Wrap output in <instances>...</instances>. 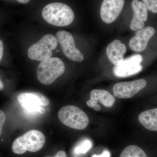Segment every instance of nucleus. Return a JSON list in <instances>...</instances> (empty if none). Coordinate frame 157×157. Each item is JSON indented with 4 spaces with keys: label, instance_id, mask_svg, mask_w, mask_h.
<instances>
[{
    "label": "nucleus",
    "instance_id": "f257e3e1",
    "mask_svg": "<svg viewBox=\"0 0 157 157\" xmlns=\"http://www.w3.org/2000/svg\"><path fill=\"white\" fill-rule=\"evenodd\" d=\"M42 16L45 21L52 25L63 27L73 22L74 13L73 10L63 3H50L44 7Z\"/></svg>",
    "mask_w": 157,
    "mask_h": 157
},
{
    "label": "nucleus",
    "instance_id": "b1692460",
    "mask_svg": "<svg viewBox=\"0 0 157 157\" xmlns=\"http://www.w3.org/2000/svg\"><path fill=\"white\" fill-rule=\"evenodd\" d=\"M93 108H94V110H96V111H98L101 109V106L100 105H98V104H97V105H96L94 107H93Z\"/></svg>",
    "mask_w": 157,
    "mask_h": 157
},
{
    "label": "nucleus",
    "instance_id": "423d86ee",
    "mask_svg": "<svg viewBox=\"0 0 157 157\" xmlns=\"http://www.w3.org/2000/svg\"><path fill=\"white\" fill-rule=\"evenodd\" d=\"M17 99L25 112L30 114L36 113L44 114L45 109L42 106H47L50 104L47 97L37 92L21 93L17 96Z\"/></svg>",
    "mask_w": 157,
    "mask_h": 157
},
{
    "label": "nucleus",
    "instance_id": "7ed1b4c3",
    "mask_svg": "<svg viewBox=\"0 0 157 157\" xmlns=\"http://www.w3.org/2000/svg\"><path fill=\"white\" fill-rule=\"evenodd\" d=\"M65 70L64 64L60 59L51 57L39 63L37 70V78L42 84L49 85L61 76Z\"/></svg>",
    "mask_w": 157,
    "mask_h": 157
},
{
    "label": "nucleus",
    "instance_id": "20e7f679",
    "mask_svg": "<svg viewBox=\"0 0 157 157\" xmlns=\"http://www.w3.org/2000/svg\"><path fill=\"white\" fill-rule=\"evenodd\" d=\"M58 117L65 125L76 130L85 129L89 123L86 113L78 107L73 105H68L61 108L59 111Z\"/></svg>",
    "mask_w": 157,
    "mask_h": 157
},
{
    "label": "nucleus",
    "instance_id": "9d476101",
    "mask_svg": "<svg viewBox=\"0 0 157 157\" xmlns=\"http://www.w3.org/2000/svg\"><path fill=\"white\" fill-rule=\"evenodd\" d=\"M124 0H104L101 5V16L107 24L115 21L123 9Z\"/></svg>",
    "mask_w": 157,
    "mask_h": 157
},
{
    "label": "nucleus",
    "instance_id": "6ab92c4d",
    "mask_svg": "<svg viewBox=\"0 0 157 157\" xmlns=\"http://www.w3.org/2000/svg\"><path fill=\"white\" fill-rule=\"evenodd\" d=\"M6 120V115L3 110L0 109V136L2 135L3 126Z\"/></svg>",
    "mask_w": 157,
    "mask_h": 157
},
{
    "label": "nucleus",
    "instance_id": "9b49d317",
    "mask_svg": "<svg viewBox=\"0 0 157 157\" xmlns=\"http://www.w3.org/2000/svg\"><path fill=\"white\" fill-rule=\"evenodd\" d=\"M155 33V29L151 26L137 31L135 36L132 38L129 42L130 48L136 52L143 51L146 48L149 40Z\"/></svg>",
    "mask_w": 157,
    "mask_h": 157
},
{
    "label": "nucleus",
    "instance_id": "5701e85b",
    "mask_svg": "<svg viewBox=\"0 0 157 157\" xmlns=\"http://www.w3.org/2000/svg\"><path fill=\"white\" fill-rule=\"evenodd\" d=\"M6 1H9V0H6ZM16 1L21 4H25L28 3L30 0H16Z\"/></svg>",
    "mask_w": 157,
    "mask_h": 157
},
{
    "label": "nucleus",
    "instance_id": "39448f33",
    "mask_svg": "<svg viewBox=\"0 0 157 157\" xmlns=\"http://www.w3.org/2000/svg\"><path fill=\"white\" fill-rule=\"evenodd\" d=\"M58 40L52 34H47L36 43L31 46L28 56L33 60L42 61L52 56V51L56 48Z\"/></svg>",
    "mask_w": 157,
    "mask_h": 157
},
{
    "label": "nucleus",
    "instance_id": "4be33fe9",
    "mask_svg": "<svg viewBox=\"0 0 157 157\" xmlns=\"http://www.w3.org/2000/svg\"><path fill=\"white\" fill-rule=\"evenodd\" d=\"M45 157H52L50 156H46ZM53 157H67V154L64 151H59L56 155Z\"/></svg>",
    "mask_w": 157,
    "mask_h": 157
},
{
    "label": "nucleus",
    "instance_id": "ddd939ff",
    "mask_svg": "<svg viewBox=\"0 0 157 157\" xmlns=\"http://www.w3.org/2000/svg\"><path fill=\"white\" fill-rule=\"evenodd\" d=\"M126 50L125 45L120 40H114L107 46L106 54L110 62L117 66L123 61Z\"/></svg>",
    "mask_w": 157,
    "mask_h": 157
},
{
    "label": "nucleus",
    "instance_id": "4468645a",
    "mask_svg": "<svg viewBox=\"0 0 157 157\" xmlns=\"http://www.w3.org/2000/svg\"><path fill=\"white\" fill-rule=\"evenodd\" d=\"M90 100L86 102L90 107H94L98 101L106 107H112L115 103V98L109 92L105 90H94L90 93Z\"/></svg>",
    "mask_w": 157,
    "mask_h": 157
},
{
    "label": "nucleus",
    "instance_id": "aec40b11",
    "mask_svg": "<svg viewBox=\"0 0 157 157\" xmlns=\"http://www.w3.org/2000/svg\"><path fill=\"white\" fill-rule=\"evenodd\" d=\"M5 45L4 42L2 39H0V63L3 59L5 53Z\"/></svg>",
    "mask_w": 157,
    "mask_h": 157
},
{
    "label": "nucleus",
    "instance_id": "1a4fd4ad",
    "mask_svg": "<svg viewBox=\"0 0 157 157\" xmlns=\"http://www.w3.org/2000/svg\"><path fill=\"white\" fill-rule=\"evenodd\" d=\"M146 85L147 82L144 79L118 82L113 86V94L120 99L132 98L144 88Z\"/></svg>",
    "mask_w": 157,
    "mask_h": 157
},
{
    "label": "nucleus",
    "instance_id": "6e6552de",
    "mask_svg": "<svg viewBox=\"0 0 157 157\" xmlns=\"http://www.w3.org/2000/svg\"><path fill=\"white\" fill-rule=\"evenodd\" d=\"M142 60V57L139 54L124 59L120 64L116 66L113 68V73L116 76L121 78L137 74L142 70L140 65Z\"/></svg>",
    "mask_w": 157,
    "mask_h": 157
},
{
    "label": "nucleus",
    "instance_id": "f8f14e48",
    "mask_svg": "<svg viewBox=\"0 0 157 157\" xmlns=\"http://www.w3.org/2000/svg\"><path fill=\"white\" fill-rule=\"evenodd\" d=\"M134 16L131 23L130 28L137 31L143 28L144 22L147 18V9L146 5L138 0H133L132 3Z\"/></svg>",
    "mask_w": 157,
    "mask_h": 157
},
{
    "label": "nucleus",
    "instance_id": "a211bd4d",
    "mask_svg": "<svg viewBox=\"0 0 157 157\" xmlns=\"http://www.w3.org/2000/svg\"><path fill=\"white\" fill-rule=\"evenodd\" d=\"M147 8L153 13H157V0H143Z\"/></svg>",
    "mask_w": 157,
    "mask_h": 157
},
{
    "label": "nucleus",
    "instance_id": "f03ea898",
    "mask_svg": "<svg viewBox=\"0 0 157 157\" xmlns=\"http://www.w3.org/2000/svg\"><path fill=\"white\" fill-rule=\"evenodd\" d=\"M45 142V136L42 132L31 130L14 140L12 145V151L18 155L26 151H38L42 148Z\"/></svg>",
    "mask_w": 157,
    "mask_h": 157
},
{
    "label": "nucleus",
    "instance_id": "dca6fc26",
    "mask_svg": "<svg viewBox=\"0 0 157 157\" xmlns=\"http://www.w3.org/2000/svg\"><path fill=\"white\" fill-rule=\"evenodd\" d=\"M120 157H147L146 154L139 147L132 145L127 147L122 151Z\"/></svg>",
    "mask_w": 157,
    "mask_h": 157
},
{
    "label": "nucleus",
    "instance_id": "f3484780",
    "mask_svg": "<svg viewBox=\"0 0 157 157\" xmlns=\"http://www.w3.org/2000/svg\"><path fill=\"white\" fill-rule=\"evenodd\" d=\"M92 142L89 139H85L77 144L74 149L73 153L75 157L85 154L91 148Z\"/></svg>",
    "mask_w": 157,
    "mask_h": 157
},
{
    "label": "nucleus",
    "instance_id": "2eb2a0df",
    "mask_svg": "<svg viewBox=\"0 0 157 157\" xmlns=\"http://www.w3.org/2000/svg\"><path fill=\"white\" fill-rule=\"evenodd\" d=\"M142 125L149 131H157V108L143 111L138 116Z\"/></svg>",
    "mask_w": 157,
    "mask_h": 157
},
{
    "label": "nucleus",
    "instance_id": "412c9836",
    "mask_svg": "<svg viewBox=\"0 0 157 157\" xmlns=\"http://www.w3.org/2000/svg\"><path fill=\"white\" fill-rule=\"evenodd\" d=\"M92 157H110V153L109 151L104 150L101 155H94Z\"/></svg>",
    "mask_w": 157,
    "mask_h": 157
},
{
    "label": "nucleus",
    "instance_id": "0eeeda50",
    "mask_svg": "<svg viewBox=\"0 0 157 157\" xmlns=\"http://www.w3.org/2000/svg\"><path fill=\"white\" fill-rule=\"evenodd\" d=\"M56 37L63 52L68 59L75 62H81L84 59L82 54L76 48L74 38L70 33L59 31L56 33Z\"/></svg>",
    "mask_w": 157,
    "mask_h": 157
}]
</instances>
